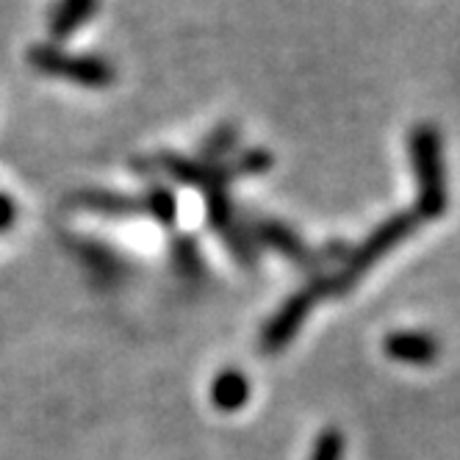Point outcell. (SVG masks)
Here are the masks:
<instances>
[{
	"label": "cell",
	"mask_w": 460,
	"mask_h": 460,
	"mask_svg": "<svg viewBox=\"0 0 460 460\" xmlns=\"http://www.w3.org/2000/svg\"><path fill=\"white\" fill-rule=\"evenodd\" d=\"M28 61L45 75L73 81L78 86H109L114 84V67L97 56H73L53 45H31Z\"/></svg>",
	"instance_id": "obj_3"
},
{
	"label": "cell",
	"mask_w": 460,
	"mask_h": 460,
	"mask_svg": "<svg viewBox=\"0 0 460 460\" xmlns=\"http://www.w3.org/2000/svg\"><path fill=\"white\" fill-rule=\"evenodd\" d=\"M145 214H150L153 219H158L161 225H172L178 217V206H175V197L167 189H150L147 197L142 200Z\"/></svg>",
	"instance_id": "obj_9"
},
{
	"label": "cell",
	"mask_w": 460,
	"mask_h": 460,
	"mask_svg": "<svg viewBox=\"0 0 460 460\" xmlns=\"http://www.w3.org/2000/svg\"><path fill=\"white\" fill-rule=\"evenodd\" d=\"M12 222H14V206H12L9 197L0 194V230L9 227Z\"/></svg>",
	"instance_id": "obj_12"
},
{
	"label": "cell",
	"mask_w": 460,
	"mask_h": 460,
	"mask_svg": "<svg viewBox=\"0 0 460 460\" xmlns=\"http://www.w3.org/2000/svg\"><path fill=\"white\" fill-rule=\"evenodd\" d=\"M97 12V0H56L50 14V37L56 42L70 40Z\"/></svg>",
	"instance_id": "obj_7"
},
{
	"label": "cell",
	"mask_w": 460,
	"mask_h": 460,
	"mask_svg": "<svg viewBox=\"0 0 460 460\" xmlns=\"http://www.w3.org/2000/svg\"><path fill=\"white\" fill-rule=\"evenodd\" d=\"M322 297L316 294L314 283H308L305 288L294 291L291 297L278 308V314L267 322V327L261 331V349L264 352H280L283 347L291 344V339L297 336V331L303 327V322L308 319V314L314 311V305Z\"/></svg>",
	"instance_id": "obj_4"
},
{
	"label": "cell",
	"mask_w": 460,
	"mask_h": 460,
	"mask_svg": "<svg viewBox=\"0 0 460 460\" xmlns=\"http://www.w3.org/2000/svg\"><path fill=\"white\" fill-rule=\"evenodd\" d=\"M252 239L261 242L264 247H270V250H275V252H280V255H286V258H291V261H297V264H316V261H319V255L311 252L291 227H286L280 222H272V219L255 222L252 225Z\"/></svg>",
	"instance_id": "obj_6"
},
{
	"label": "cell",
	"mask_w": 460,
	"mask_h": 460,
	"mask_svg": "<svg viewBox=\"0 0 460 460\" xmlns=\"http://www.w3.org/2000/svg\"><path fill=\"white\" fill-rule=\"evenodd\" d=\"M416 211H405V214H397V217H391L385 219L383 225H377L372 234L360 242L352 252H347L344 258V264L339 272L333 275H322L314 280L316 291H319V297L327 300V297H339V294H344L349 286H355L360 278H364V272H369L377 261L394 250L397 244H402L413 230H416Z\"/></svg>",
	"instance_id": "obj_1"
},
{
	"label": "cell",
	"mask_w": 460,
	"mask_h": 460,
	"mask_svg": "<svg viewBox=\"0 0 460 460\" xmlns=\"http://www.w3.org/2000/svg\"><path fill=\"white\" fill-rule=\"evenodd\" d=\"M172 258H175V267L181 275L194 278L197 272H200V252H197V244L191 239H181Z\"/></svg>",
	"instance_id": "obj_11"
},
{
	"label": "cell",
	"mask_w": 460,
	"mask_h": 460,
	"mask_svg": "<svg viewBox=\"0 0 460 460\" xmlns=\"http://www.w3.org/2000/svg\"><path fill=\"white\" fill-rule=\"evenodd\" d=\"M408 150L416 175V217L438 219L447 211V175H444L441 139L430 125H419L411 134Z\"/></svg>",
	"instance_id": "obj_2"
},
{
	"label": "cell",
	"mask_w": 460,
	"mask_h": 460,
	"mask_svg": "<svg viewBox=\"0 0 460 460\" xmlns=\"http://www.w3.org/2000/svg\"><path fill=\"white\" fill-rule=\"evenodd\" d=\"M344 457V438L339 430H324L316 444H314V455L311 460H341Z\"/></svg>",
	"instance_id": "obj_10"
},
{
	"label": "cell",
	"mask_w": 460,
	"mask_h": 460,
	"mask_svg": "<svg viewBox=\"0 0 460 460\" xmlns=\"http://www.w3.org/2000/svg\"><path fill=\"white\" fill-rule=\"evenodd\" d=\"M383 349L388 358L400 360V364H411V367H427L438 358V341L430 333H421V331L388 333L383 341Z\"/></svg>",
	"instance_id": "obj_5"
},
{
	"label": "cell",
	"mask_w": 460,
	"mask_h": 460,
	"mask_svg": "<svg viewBox=\"0 0 460 460\" xmlns=\"http://www.w3.org/2000/svg\"><path fill=\"white\" fill-rule=\"evenodd\" d=\"M250 400V383L242 372L236 369H227L222 375L214 377L211 383V402L217 411H225V413H234V411H242Z\"/></svg>",
	"instance_id": "obj_8"
}]
</instances>
